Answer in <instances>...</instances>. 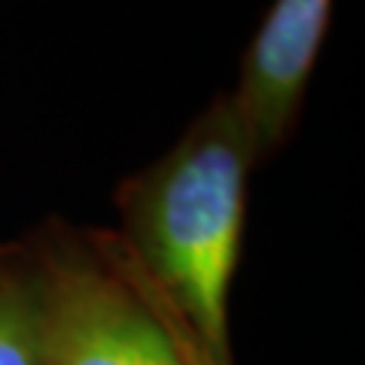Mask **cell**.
<instances>
[{
    "instance_id": "1",
    "label": "cell",
    "mask_w": 365,
    "mask_h": 365,
    "mask_svg": "<svg viewBox=\"0 0 365 365\" xmlns=\"http://www.w3.org/2000/svg\"><path fill=\"white\" fill-rule=\"evenodd\" d=\"M259 165L232 91H220L170 150L116 189L119 244L210 365H232L228 295Z\"/></svg>"
},
{
    "instance_id": "4",
    "label": "cell",
    "mask_w": 365,
    "mask_h": 365,
    "mask_svg": "<svg viewBox=\"0 0 365 365\" xmlns=\"http://www.w3.org/2000/svg\"><path fill=\"white\" fill-rule=\"evenodd\" d=\"M43 323L40 259L28 241H0V365H37Z\"/></svg>"
},
{
    "instance_id": "2",
    "label": "cell",
    "mask_w": 365,
    "mask_h": 365,
    "mask_svg": "<svg viewBox=\"0 0 365 365\" xmlns=\"http://www.w3.org/2000/svg\"><path fill=\"white\" fill-rule=\"evenodd\" d=\"M28 241L43 277L37 365H195L198 344L146 287L116 232L52 220Z\"/></svg>"
},
{
    "instance_id": "5",
    "label": "cell",
    "mask_w": 365,
    "mask_h": 365,
    "mask_svg": "<svg viewBox=\"0 0 365 365\" xmlns=\"http://www.w3.org/2000/svg\"><path fill=\"white\" fill-rule=\"evenodd\" d=\"M195 365H210L207 359H204V353H201V350H195Z\"/></svg>"
},
{
    "instance_id": "3",
    "label": "cell",
    "mask_w": 365,
    "mask_h": 365,
    "mask_svg": "<svg viewBox=\"0 0 365 365\" xmlns=\"http://www.w3.org/2000/svg\"><path fill=\"white\" fill-rule=\"evenodd\" d=\"M332 21V0H274L228 88L253 137L259 162L289 140L302 116L319 46Z\"/></svg>"
}]
</instances>
